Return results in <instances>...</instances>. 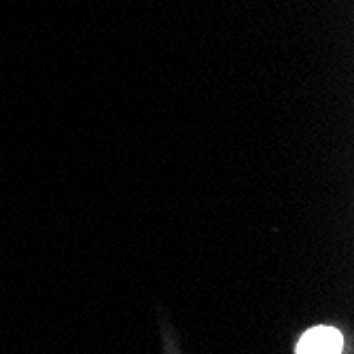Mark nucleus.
<instances>
[{"label":"nucleus","mask_w":354,"mask_h":354,"mask_svg":"<svg viewBox=\"0 0 354 354\" xmlns=\"http://www.w3.org/2000/svg\"><path fill=\"white\" fill-rule=\"evenodd\" d=\"M342 350L344 337L333 327H314L297 344V354H342Z\"/></svg>","instance_id":"nucleus-1"}]
</instances>
